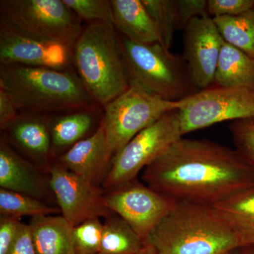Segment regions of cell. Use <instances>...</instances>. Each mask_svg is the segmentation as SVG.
<instances>
[{
  "mask_svg": "<svg viewBox=\"0 0 254 254\" xmlns=\"http://www.w3.org/2000/svg\"><path fill=\"white\" fill-rule=\"evenodd\" d=\"M142 180L175 201L213 205L254 187V170L236 149L180 138L143 170Z\"/></svg>",
  "mask_w": 254,
  "mask_h": 254,
  "instance_id": "6da1fadb",
  "label": "cell"
},
{
  "mask_svg": "<svg viewBox=\"0 0 254 254\" xmlns=\"http://www.w3.org/2000/svg\"><path fill=\"white\" fill-rule=\"evenodd\" d=\"M157 254H223L240 245L210 205L176 201L144 242Z\"/></svg>",
  "mask_w": 254,
  "mask_h": 254,
  "instance_id": "7a4b0ae2",
  "label": "cell"
},
{
  "mask_svg": "<svg viewBox=\"0 0 254 254\" xmlns=\"http://www.w3.org/2000/svg\"><path fill=\"white\" fill-rule=\"evenodd\" d=\"M0 88L18 110L28 113L93 111L96 105L78 76L68 70L1 64Z\"/></svg>",
  "mask_w": 254,
  "mask_h": 254,
  "instance_id": "3957f363",
  "label": "cell"
},
{
  "mask_svg": "<svg viewBox=\"0 0 254 254\" xmlns=\"http://www.w3.org/2000/svg\"><path fill=\"white\" fill-rule=\"evenodd\" d=\"M78 76L98 104L108 105L129 87L120 36L112 22H92L72 48Z\"/></svg>",
  "mask_w": 254,
  "mask_h": 254,
  "instance_id": "277c9868",
  "label": "cell"
},
{
  "mask_svg": "<svg viewBox=\"0 0 254 254\" xmlns=\"http://www.w3.org/2000/svg\"><path fill=\"white\" fill-rule=\"evenodd\" d=\"M130 83L167 101L177 102L200 91L182 55L160 43H141L120 36Z\"/></svg>",
  "mask_w": 254,
  "mask_h": 254,
  "instance_id": "5b68a950",
  "label": "cell"
},
{
  "mask_svg": "<svg viewBox=\"0 0 254 254\" xmlns=\"http://www.w3.org/2000/svg\"><path fill=\"white\" fill-rule=\"evenodd\" d=\"M0 24L71 49L83 30L63 0H1Z\"/></svg>",
  "mask_w": 254,
  "mask_h": 254,
  "instance_id": "8992f818",
  "label": "cell"
},
{
  "mask_svg": "<svg viewBox=\"0 0 254 254\" xmlns=\"http://www.w3.org/2000/svg\"><path fill=\"white\" fill-rule=\"evenodd\" d=\"M104 108L100 123L104 128L113 159L139 132L165 114L178 109L179 101L161 99L136 83H130L125 93Z\"/></svg>",
  "mask_w": 254,
  "mask_h": 254,
  "instance_id": "52a82bcc",
  "label": "cell"
},
{
  "mask_svg": "<svg viewBox=\"0 0 254 254\" xmlns=\"http://www.w3.org/2000/svg\"><path fill=\"white\" fill-rule=\"evenodd\" d=\"M182 136L178 110L164 115L115 155L103 182L105 190L108 191L136 180L141 170Z\"/></svg>",
  "mask_w": 254,
  "mask_h": 254,
  "instance_id": "ba28073f",
  "label": "cell"
},
{
  "mask_svg": "<svg viewBox=\"0 0 254 254\" xmlns=\"http://www.w3.org/2000/svg\"><path fill=\"white\" fill-rule=\"evenodd\" d=\"M182 136L226 121L254 118V88L213 85L179 101Z\"/></svg>",
  "mask_w": 254,
  "mask_h": 254,
  "instance_id": "9c48e42d",
  "label": "cell"
},
{
  "mask_svg": "<svg viewBox=\"0 0 254 254\" xmlns=\"http://www.w3.org/2000/svg\"><path fill=\"white\" fill-rule=\"evenodd\" d=\"M105 201L110 211L123 218L143 242L176 202L137 179L108 190Z\"/></svg>",
  "mask_w": 254,
  "mask_h": 254,
  "instance_id": "30bf717a",
  "label": "cell"
},
{
  "mask_svg": "<svg viewBox=\"0 0 254 254\" xmlns=\"http://www.w3.org/2000/svg\"><path fill=\"white\" fill-rule=\"evenodd\" d=\"M50 181L62 215L73 227L91 219L114 215L99 186L69 171L58 161L50 167Z\"/></svg>",
  "mask_w": 254,
  "mask_h": 254,
  "instance_id": "8fae6325",
  "label": "cell"
},
{
  "mask_svg": "<svg viewBox=\"0 0 254 254\" xmlns=\"http://www.w3.org/2000/svg\"><path fill=\"white\" fill-rule=\"evenodd\" d=\"M184 60L200 90L213 86L225 41L209 15L192 19L184 29Z\"/></svg>",
  "mask_w": 254,
  "mask_h": 254,
  "instance_id": "7c38bea8",
  "label": "cell"
},
{
  "mask_svg": "<svg viewBox=\"0 0 254 254\" xmlns=\"http://www.w3.org/2000/svg\"><path fill=\"white\" fill-rule=\"evenodd\" d=\"M72 49L59 43L38 39L0 24L1 64H21L67 70Z\"/></svg>",
  "mask_w": 254,
  "mask_h": 254,
  "instance_id": "4fadbf2b",
  "label": "cell"
},
{
  "mask_svg": "<svg viewBox=\"0 0 254 254\" xmlns=\"http://www.w3.org/2000/svg\"><path fill=\"white\" fill-rule=\"evenodd\" d=\"M0 187L59 208L50 185L49 173L20 155L4 135L0 140Z\"/></svg>",
  "mask_w": 254,
  "mask_h": 254,
  "instance_id": "5bb4252c",
  "label": "cell"
},
{
  "mask_svg": "<svg viewBox=\"0 0 254 254\" xmlns=\"http://www.w3.org/2000/svg\"><path fill=\"white\" fill-rule=\"evenodd\" d=\"M49 121L41 114L26 113L18 115L3 130L11 146L47 173L53 163Z\"/></svg>",
  "mask_w": 254,
  "mask_h": 254,
  "instance_id": "9a60e30c",
  "label": "cell"
},
{
  "mask_svg": "<svg viewBox=\"0 0 254 254\" xmlns=\"http://www.w3.org/2000/svg\"><path fill=\"white\" fill-rule=\"evenodd\" d=\"M110 153L103 125L100 124L91 136L83 138L59 155L58 162L69 171L99 186L111 166Z\"/></svg>",
  "mask_w": 254,
  "mask_h": 254,
  "instance_id": "2e32d148",
  "label": "cell"
},
{
  "mask_svg": "<svg viewBox=\"0 0 254 254\" xmlns=\"http://www.w3.org/2000/svg\"><path fill=\"white\" fill-rule=\"evenodd\" d=\"M110 2L114 26L123 36L137 43L162 45L156 26L141 0H110Z\"/></svg>",
  "mask_w": 254,
  "mask_h": 254,
  "instance_id": "e0dca14e",
  "label": "cell"
},
{
  "mask_svg": "<svg viewBox=\"0 0 254 254\" xmlns=\"http://www.w3.org/2000/svg\"><path fill=\"white\" fill-rule=\"evenodd\" d=\"M28 225L36 254H76L71 237L73 227L63 215L34 217Z\"/></svg>",
  "mask_w": 254,
  "mask_h": 254,
  "instance_id": "ac0fdd59",
  "label": "cell"
},
{
  "mask_svg": "<svg viewBox=\"0 0 254 254\" xmlns=\"http://www.w3.org/2000/svg\"><path fill=\"white\" fill-rule=\"evenodd\" d=\"M241 246H254V187L213 205Z\"/></svg>",
  "mask_w": 254,
  "mask_h": 254,
  "instance_id": "d6986e66",
  "label": "cell"
},
{
  "mask_svg": "<svg viewBox=\"0 0 254 254\" xmlns=\"http://www.w3.org/2000/svg\"><path fill=\"white\" fill-rule=\"evenodd\" d=\"M213 85L254 88V58L225 42Z\"/></svg>",
  "mask_w": 254,
  "mask_h": 254,
  "instance_id": "ffe728a7",
  "label": "cell"
},
{
  "mask_svg": "<svg viewBox=\"0 0 254 254\" xmlns=\"http://www.w3.org/2000/svg\"><path fill=\"white\" fill-rule=\"evenodd\" d=\"M94 123L93 111L82 110L50 120L52 153L62 154L83 139ZM61 154V155H62Z\"/></svg>",
  "mask_w": 254,
  "mask_h": 254,
  "instance_id": "44dd1931",
  "label": "cell"
},
{
  "mask_svg": "<svg viewBox=\"0 0 254 254\" xmlns=\"http://www.w3.org/2000/svg\"><path fill=\"white\" fill-rule=\"evenodd\" d=\"M144 247L143 240L123 218L115 214L106 218L99 254H138Z\"/></svg>",
  "mask_w": 254,
  "mask_h": 254,
  "instance_id": "7402d4cb",
  "label": "cell"
},
{
  "mask_svg": "<svg viewBox=\"0 0 254 254\" xmlns=\"http://www.w3.org/2000/svg\"><path fill=\"white\" fill-rule=\"evenodd\" d=\"M213 19L225 43L254 58V9L238 16Z\"/></svg>",
  "mask_w": 254,
  "mask_h": 254,
  "instance_id": "603a6c76",
  "label": "cell"
},
{
  "mask_svg": "<svg viewBox=\"0 0 254 254\" xmlns=\"http://www.w3.org/2000/svg\"><path fill=\"white\" fill-rule=\"evenodd\" d=\"M61 213L58 207L29 195L0 189V214L1 216L20 219L23 216L31 218L55 215Z\"/></svg>",
  "mask_w": 254,
  "mask_h": 254,
  "instance_id": "cb8c5ba5",
  "label": "cell"
},
{
  "mask_svg": "<svg viewBox=\"0 0 254 254\" xmlns=\"http://www.w3.org/2000/svg\"><path fill=\"white\" fill-rule=\"evenodd\" d=\"M153 19L164 48L170 50L178 29L176 0H141Z\"/></svg>",
  "mask_w": 254,
  "mask_h": 254,
  "instance_id": "d4e9b609",
  "label": "cell"
},
{
  "mask_svg": "<svg viewBox=\"0 0 254 254\" xmlns=\"http://www.w3.org/2000/svg\"><path fill=\"white\" fill-rule=\"evenodd\" d=\"M103 223L99 218L86 220L72 229V244L76 254H99Z\"/></svg>",
  "mask_w": 254,
  "mask_h": 254,
  "instance_id": "484cf974",
  "label": "cell"
},
{
  "mask_svg": "<svg viewBox=\"0 0 254 254\" xmlns=\"http://www.w3.org/2000/svg\"><path fill=\"white\" fill-rule=\"evenodd\" d=\"M63 1L80 19L93 22L113 23L111 2L109 0H63Z\"/></svg>",
  "mask_w": 254,
  "mask_h": 254,
  "instance_id": "4316f807",
  "label": "cell"
},
{
  "mask_svg": "<svg viewBox=\"0 0 254 254\" xmlns=\"http://www.w3.org/2000/svg\"><path fill=\"white\" fill-rule=\"evenodd\" d=\"M228 128L235 149L254 170V118L235 120Z\"/></svg>",
  "mask_w": 254,
  "mask_h": 254,
  "instance_id": "83f0119b",
  "label": "cell"
},
{
  "mask_svg": "<svg viewBox=\"0 0 254 254\" xmlns=\"http://www.w3.org/2000/svg\"><path fill=\"white\" fill-rule=\"evenodd\" d=\"M254 9V0H208L210 17L238 16Z\"/></svg>",
  "mask_w": 254,
  "mask_h": 254,
  "instance_id": "f1b7e54d",
  "label": "cell"
},
{
  "mask_svg": "<svg viewBox=\"0 0 254 254\" xmlns=\"http://www.w3.org/2000/svg\"><path fill=\"white\" fill-rule=\"evenodd\" d=\"M178 29H185L194 18L208 14V0H176Z\"/></svg>",
  "mask_w": 254,
  "mask_h": 254,
  "instance_id": "f546056e",
  "label": "cell"
},
{
  "mask_svg": "<svg viewBox=\"0 0 254 254\" xmlns=\"http://www.w3.org/2000/svg\"><path fill=\"white\" fill-rule=\"evenodd\" d=\"M22 222L20 219L1 216L0 218V254H6L13 245Z\"/></svg>",
  "mask_w": 254,
  "mask_h": 254,
  "instance_id": "4dcf8cb0",
  "label": "cell"
},
{
  "mask_svg": "<svg viewBox=\"0 0 254 254\" xmlns=\"http://www.w3.org/2000/svg\"><path fill=\"white\" fill-rule=\"evenodd\" d=\"M6 254H36L29 225L22 222L17 237Z\"/></svg>",
  "mask_w": 254,
  "mask_h": 254,
  "instance_id": "1f68e13d",
  "label": "cell"
},
{
  "mask_svg": "<svg viewBox=\"0 0 254 254\" xmlns=\"http://www.w3.org/2000/svg\"><path fill=\"white\" fill-rule=\"evenodd\" d=\"M18 109L11 96L0 88V128L5 127L18 116Z\"/></svg>",
  "mask_w": 254,
  "mask_h": 254,
  "instance_id": "d6a6232c",
  "label": "cell"
},
{
  "mask_svg": "<svg viewBox=\"0 0 254 254\" xmlns=\"http://www.w3.org/2000/svg\"><path fill=\"white\" fill-rule=\"evenodd\" d=\"M223 254H254V246H239Z\"/></svg>",
  "mask_w": 254,
  "mask_h": 254,
  "instance_id": "836d02e7",
  "label": "cell"
},
{
  "mask_svg": "<svg viewBox=\"0 0 254 254\" xmlns=\"http://www.w3.org/2000/svg\"><path fill=\"white\" fill-rule=\"evenodd\" d=\"M157 254L155 253L154 251L152 250L151 248H150L149 247H147V246H145L144 248L142 250L141 252H140L139 254Z\"/></svg>",
  "mask_w": 254,
  "mask_h": 254,
  "instance_id": "e575fe53",
  "label": "cell"
}]
</instances>
